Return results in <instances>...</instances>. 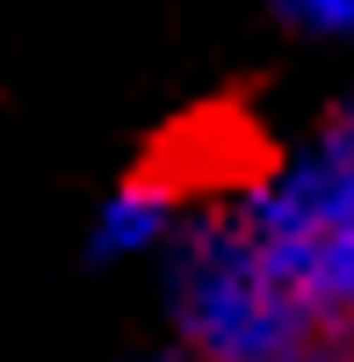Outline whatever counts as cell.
Wrapping results in <instances>:
<instances>
[{
  "mask_svg": "<svg viewBox=\"0 0 354 362\" xmlns=\"http://www.w3.org/2000/svg\"><path fill=\"white\" fill-rule=\"evenodd\" d=\"M159 268L173 348L195 362H354L275 276V261L253 247V232L224 196H195Z\"/></svg>",
  "mask_w": 354,
  "mask_h": 362,
  "instance_id": "obj_1",
  "label": "cell"
},
{
  "mask_svg": "<svg viewBox=\"0 0 354 362\" xmlns=\"http://www.w3.org/2000/svg\"><path fill=\"white\" fill-rule=\"evenodd\" d=\"M224 203L239 210L253 247L275 261V276L304 297V312L354 355V203L318 196L282 160L224 189Z\"/></svg>",
  "mask_w": 354,
  "mask_h": 362,
  "instance_id": "obj_2",
  "label": "cell"
},
{
  "mask_svg": "<svg viewBox=\"0 0 354 362\" xmlns=\"http://www.w3.org/2000/svg\"><path fill=\"white\" fill-rule=\"evenodd\" d=\"M195 196L159 167L123 174L116 189H102V203L87 210V261L94 268H130V261H166V247L181 239Z\"/></svg>",
  "mask_w": 354,
  "mask_h": 362,
  "instance_id": "obj_3",
  "label": "cell"
},
{
  "mask_svg": "<svg viewBox=\"0 0 354 362\" xmlns=\"http://www.w3.org/2000/svg\"><path fill=\"white\" fill-rule=\"evenodd\" d=\"M282 167L297 174V181H311L318 196L354 203V87H347V95H340V102L282 153Z\"/></svg>",
  "mask_w": 354,
  "mask_h": 362,
  "instance_id": "obj_4",
  "label": "cell"
},
{
  "mask_svg": "<svg viewBox=\"0 0 354 362\" xmlns=\"http://www.w3.org/2000/svg\"><path fill=\"white\" fill-rule=\"evenodd\" d=\"M275 22L297 44H354V0H275Z\"/></svg>",
  "mask_w": 354,
  "mask_h": 362,
  "instance_id": "obj_5",
  "label": "cell"
},
{
  "mask_svg": "<svg viewBox=\"0 0 354 362\" xmlns=\"http://www.w3.org/2000/svg\"><path fill=\"white\" fill-rule=\"evenodd\" d=\"M138 362H195V355H181V348H166V355H138Z\"/></svg>",
  "mask_w": 354,
  "mask_h": 362,
  "instance_id": "obj_6",
  "label": "cell"
}]
</instances>
